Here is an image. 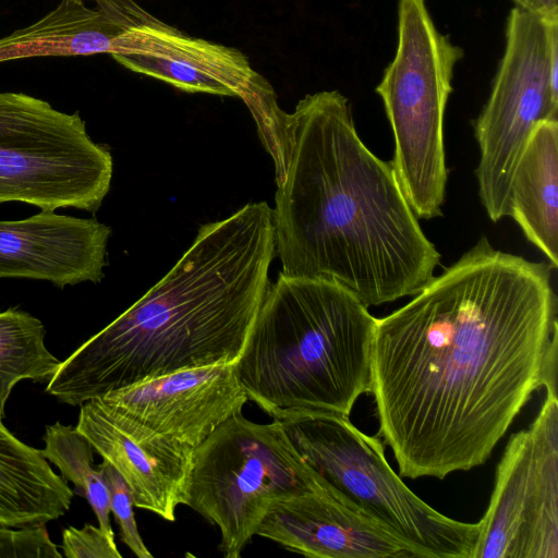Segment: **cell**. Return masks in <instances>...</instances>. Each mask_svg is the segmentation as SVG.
I'll list each match as a JSON object with an SVG mask.
<instances>
[{"mask_svg":"<svg viewBox=\"0 0 558 558\" xmlns=\"http://www.w3.org/2000/svg\"><path fill=\"white\" fill-rule=\"evenodd\" d=\"M538 12L545 15L558 14L557 0H533Z\"/></svg>","mask_w":558,"mask_h":558,"instance_id":"25","label":"cell"},{"mask_svg":"<svg viewBox=\"0 0 558 558\" xmlns=\"http://www.w3.org/2000/svg\"><path fill=\"white\" fill-rule=\"evenodd\" d=\"M73 495L41 450L20 440L0 421V525L46 524L65 514Z\"/></svg>","mask_w":558,"mask_h":558,"instance_id":"17","label":"cell"},{"mask_svg":"<svg viewBox=\"0 0 558 558\" xmlns=\"http://www.w3.org/2000/svg\"><path fill=\"white\" fill-rule=\"evenodd\" d=\"M508 216L526 240L558 268V120H543L512 174Z\"/></svg>","mask_w":558,"mask_h":558,"instance_id":"16","label":"cell"},{"mask_svg":"<svg viewBox=\"0 0 558 558\" xmlns=\"http://www.w3.org/2000/svg\"><path fill=\"white\" fill-rule=\"evenodd\" d=\"M43 456L53 463L65 481L74 484L96 514L98 526L114 537L110 523L109 490L101 472L94 466V448L76 427L56 422L46 426Z\"/></svg>","mask_w":558,"mask_h":558,"instance_id":"20","label":"cell"},{"mask_svg":"<svg viewBox=\"0 0 558 558\" xmlns=\"http://www.w3.org/2000/svg\"><path fill=\"white\" fill-rule=\"evenodd\" d=\"M110 56L132 72L181 90L242 100L257 74L239 49L192 37L157 19L128 26Z\"/></svg>","mask_w":558,"mask_h":558,"instance_id":"13","label":"cell"},{"mask_svg":"<svg viewBox=\"0 0 558 558\" xmlns=\"http://www.w3.org/2000/svg\"><path fill=\"white\" fill-rule=\"evenodd\" d=\"M90 1L95 7L125 27L155 20L134 0H76Z\"/></svg>","mask_w":558,"mask_h":558,"instance_id":"24","label":"cell"},{"mask_svg":"<svg viewBox=\"0 0 558 558\" xmlns=\"http://www.w3.org/2000/svg\"><path fill=\"white\" fill-rule=\"evenodd\" d=\"M517 5L537 11L536 5L533 0H513Z\"/></svg>","mask_w":558,"mask_h":558,"instance_id":"26","label":"cell"},{"mask_svg":"<svg viewBox=\"0 0 558 558\" xmlns=\"http://www.w3.org/2000/svg\"><path fill=\"white\" fill-rule=\"evenodd\" d=\"M318 492L331 494L282 423L239 412L193 450L183 505L219 529L226 558H238L275 501Z\"/></svg>","mask_w":558,"mask_h":558,"instance_id":"7","label":"cell"},{"mask_svg":"<svg viewBox=\"0 0 558 558\" xmlns=\"http://www.w3.org/2000/svg\"><path fill=\"white\" fill-rule=\"evenodd\" d=\"M256 535L316 558H418L371 518L326 492L275 501Z\"/></svg>","mask_w":558,"mask_h":558,"instance_id":"15","label":"cell"},{"mask_svg":"<svg viewBox=\"0 0 558 558\" xmlns=\"http://www.w3.org/2000/svg\"><path fill=\"white\" fill-rule=\"evenodd\" d=\"M111 229L93 218L53 210L22 220H0V279L27 278L63 288L99 282Z\"/></svg>","mask_w":558,"mask_h":558,"instance_id":"14","label":"cell"},{"mask_svg":"<svg viewBox=\"0 0 558 558\" xmlns=\"http://www.w3.org/2000/svg\"><path fill=\"white\" fill-rule=\"evenodd\" d=\"M543 120H558V14L515 5L489 97L473 121L478 197L493 222L508 216L513 171Z\"/></svg>","mask_w":558,"mask_h":558,"instance_id":"8","label":"cell"},{"mask_svg":"<svg viewBox=\"0 0 558 558\" xmlns=\"http://www.w3.org/2000/svg\"><path fill=\"white\" fill-rule=\"evenodd\" d=\"M553 270L482 236L376 318L369 393L401 476L484 464L536 390L557 393Z\"/></svg>","mask_w":558,"mask_h":558,"instance_id":"1","label":"cell"},{"mask_svg":"<svg viewBox=\"0 0 558 558\" xmlns=\"http://www.w3.org/2000/svg\"><path fill=\"white\" fill-rule=\"evenodd\" d=\"M97 468L109 490L110 512L119 524L121 541L138 558H153L140 535L133 511L134 504L126 483L108 461L104 460Z\"/></svg>","mask_w":558,"mask_h":558,"instance_id":"21","label":"cell"},{"mask_svg":"<svg viewBox=\"0 0 558 558\" xmlns=\"http://www.w3.org/2000/svg\"><path fill=\"white\" fill-rule=\"evenodd\" d=\"M463 50L434 24L424 0H400L398 41L376 87L389 121L390 161L418 219L442 215L448 168L445 112Z\"/></svg>","mask_w":558,"mask_h":558,"instance_id":"6","label":"cell"},{"mask_svg":"<svg viewBox=\"0 0 558 558\" xmlns=\"http://www.w3.org/2000/svg\"><path fill=\"white\" fill-rule=\"evenodd\" d=\"M44 324L19 308L0 312V421L13 387L23 379L49 381L58 360L45 344Z\"/></svg>","mask_w":558,"mask_h":558,"instance_id":"19","label":"cell"},{"mask_svg":"<svg viewBox=\"0 0 558 558\" xmlns=\"http://www.w3.org/2000/svg\"><path fill=\"white\" fill-rule=\"evenodd\" d=\"M116 413L194 450L248 401L234 364L183 369L98 398Z\"/></svg>","mask_w":558,"mask_h":558,"instance_id":"11","label":"cell"},{"mask_svg":"<svg viewBox=\"0 0 558 558\" xmlns=\"http://www.w3.org/2000/svg\"><path fill=\"white\" fill-rule=\"evenodd\" d=\"M61 549L68 558H122L114 537L88 523L82 529H64Z\"/></svg>","mask_w":558,"mask_h":558,"instance_id":"23","label":"cell"},{"mask_svg":"<svg viewBox=\"0 0 558 558\" xmlns=\"http://www.w3.org/2000/svg\"><path fill=\"white\" fill-rule=\"evenodd\" d=\"M275 256L266 202L202 225L154 287L61 362L46 391L76 407L174 372L234 364L270 287Z\"/></svg>","mask_w":558,"mask_h":558,"instance_id":"3","label":"cell"},{"mask_svg":"<svg viewBox=\"0 0 558 558\" xmlns=\"http://www.w3.org/2000/svg\"><path fill=\"white\" fill-rule=\"evenodd\" d=\"M376 318L342 286L279 272L234 363L247 396L274 420L350 415L371 390Z\"/></svg>","mask_w":558,"mask_h":558,"instance_id":"4","label":"cell"},{"mask_svg":"<svg viewBox=\"0 0 558 558\" xmlns=\"http://www.w3.org/2000/svg\"><path fill=\"white\" fill-rule=\"evenodd\" d=\"M113 160L78 112L24 93H0V204L96 213L110 190Z\"/></svg>","mask_w":558,"mask_h":558,"instance_id":"9","label":"cell"},{"mask_svg":"<svg viewBox=\"0 0 558 558\" xmlns=\"http://www.w3.org/2000/svg\"><path fill=\"white\" fill-rule=\"evenodd\" d=\"M125 28L86 2L61 0L33 24L0 38V62L33 57L110 54Z\"/></svg>","mask_w":558,"mask_h":558,"instance_id":"18","label":"cell"},{"mask_svg":"<svg viewBox=\"0 0 558 558\" xmlns=\"http://www.w3.org/2000/svg\"><path fill=\"white\" fill-rule=\"evenodd\" d=\"M46 524L23 527L0 525V558H61Z\"/></svg>","mask_w":558,"mask_h":558,"instance_id":"22","label":"cell"},{"mask_svg":"<svg viewBox=\"0 0 558 558\" xmlns=\"http://www.w3.org/2000/svg\"><path fill=\"white\" fill-rule=\"evenodd\" d=\"M288 130L272 208L280 272L333 281L367 307L420 292L441 256L390 161L361 140L349 99L308 94L288 113Z\"/></svg>","mask_w":558,"mask_h":558,"instance_id":"2","label":"cell"},{"mask_svg":"<svg viewBox=\"0 0 558 558\" xmlns=\"http://www.w3.org/2000/svg\"><path fill=\"white\" fill-rule=\"evenodd\" d=\"M472 558L558 557V398L512 434L496 469Z\"/></svg>","mask_w":558,"mask_h":558,"instance_id":"10","label":"cell"},{"mask_svg":"<svg viewBox=\"0 0 558 558\" xmlns=\"http://www.w3.org/2000/svg\"><path fill=\"white\" fill-rule=\"evenodd\" d=\"M279 421L338 500L393 533L418 558H472L478 522L457 521L424 502L390 468L377 436L333 412H304Z\"/></svg>","mask_w":558,"mask_h":558,"instance_id":"5","label":"cell"},{"mask_svg":"<svg viewBox=\"0 0 558 558\" xmlns=\"http://www.w3.org/2000/svg\"><path fill=\"white\" fill-rule=\"evenodd\" d=\"M76 429L126 483L134 507L175 520L193 450L116 413L98 398L81 404Z\"/></svg>","mask_w":558,"mask_h":558,"instance_id":"12","label":"cell"}]
</instances>
